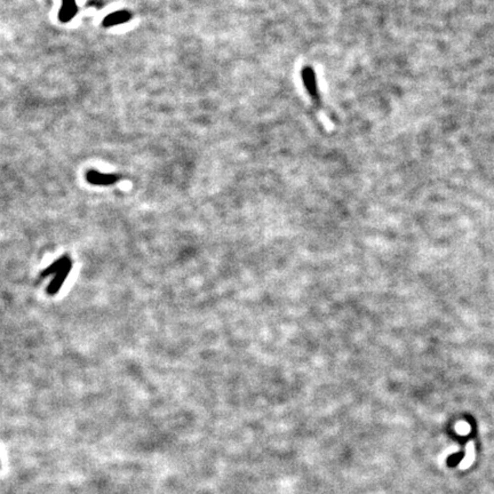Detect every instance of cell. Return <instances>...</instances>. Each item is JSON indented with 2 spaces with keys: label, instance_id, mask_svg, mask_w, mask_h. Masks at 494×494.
Segmentation results:
<instances>
[{
  "label": "cell",
  "instance_id": "obj_1",
  "mask_svg": "<svg viewBox=\"0 0 494 494\" xmlns=\"http://www.w3.org/2000/svg\"><path fill=\"white\" fill-rule=\"evenodd\" d=\"M301 77L303 79V84H305L307 93L309 94V96L311 98V101H313L314 108L317 109V111L319 112L320 117L323 118V123L327 127H332L331 122H329L328 119H326L324 117V111H323L324 108H323V103H321L320 93H319V90H318L317 79H316V75H314V69L306 68L305 70L302 71Z\"/></svg>",
  "mask_w": 494,
  "mask_h": 494
},
{
  "label": "cell",
  "instance_id": "obj_2",
  "mask_svg": "<svg viewBox=\"0 0 494 494\" xmlns=\"http://www.w3.org/2000/svg\"><path fill=\"white\" fill-rule=\"evenodd\" d=\"M86 180L90 184L94 185H111L119 180V177L116 174L110 173H101L98 171H89L86 174Z\"/></svg>",
  "mask_w": 494,
  "mask_h": 494
},
{
  "label": "cell",
  "instance_id": "obj_3",
  "mask_svg": "<svg viewBox=\"0 0 494 494\" xmlns=\"http://www.w3.org/2000/svg\"><path fill=\"white\" fill-rule=\"evenodd\" d=\"M71 269H72V261L70 260V261L68 262V265L65 266L63 269L60 270V271L54 274V278L52 279V281H50L48 286H47V293H48L49 295L57 294L58 291L61 290V287L63 286L64 281L67 280V278L69 276V273H70Z\"/></svg>",
  "mask_w": 494,
  "mask_h": 494
},
{
  "label": "cell",
  "instance_id": "obj_4",
  "mask_svg": "<svg viewBox=\"0 0 494 494\" xmlns=\"http://www.w3.org/2000/svg\"><path fill=\"white\" fill-rule=\"evenodd\" d=\"M131 20H132L131 12H128V10H118V12H113L105 16L103 22H102V25H103L104 28H111L115 27V25L126 23V22Z\"/></svg>",
  "mask_w": 494,
  "mask_h": 494
},
{
  "label": "cell",
  "instance_id": "obj_5",
  "mask_svg": "<svg viewBox=\"0 0 494 494\" xmlns=\"http://www.w3.org/2000/svg\"><path fill=\"white\" fill-rule=\"evenodd\" d=\"M78 13V6L76 0H62V6L58 13V18L61 22H69Z\"/></svg>",
  "mask_w": 494,
  "mask_h": 494
},
{
  "label": "cell",
  "instance_id": "obj_6",
  "mask_svg": "<svg viewBox=\"0 0 494 494\" xmlns=\"http://www.w3.org/2000/svg\"><path fill=\"white\" fill-rule=\"evenodd\" d=\"M70 261V258H69V255H62L60 259H57L56 261H54L52 265H50L48 268H46L44 271L42 272V278H45V277H48L50 276V274H55L56 272L60 271V270H62L64 268L65 266L68 265V262Z\"/></svg>",
  "mask_w": 494,
  "mask_h": 494
},
{
  "label": "cell",
  "instance_id": "obj_7",
  "mask_svg": "<svg viewBox=\"0 0 494 494\" xmlns=\"http://www.w3.org/2000/svg\"><path fill=\"white\" fill-rule=\"evenodd\" d=\"M474 456H475V453H474V443H468V445H467V454H466V457H464V460L461 462V468L462 469H466V468H468L471 464V462L474 461Z\"/></svg>",
  "mask_w": 494,
  "mask_h": 494
}]
</instances>
